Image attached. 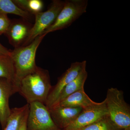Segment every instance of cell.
Here are the masks:
<instances>
[{
    "mask_svg": "<svg viewBox=\"0 0 130 130\" xmlns=\"http://www.w3.org/2000/svg\"><path fill=\"white\" fill-rule=\"evenodd\" d=\"M52 87L48 71L38 67L22 79L18 92L28 104L38 102L45 105Z\"/></svg>",
    "mask_w": 130,
    "mask_h": 130,
    "instance_id": "obj_1",
    "label": "cell"
},
{
    "mask_svg": "<svg viewBox=\"0 0 130 130\" xmlns=\"http://www.w3.org/2000/svg\"><path fill=\"white\" fill-rule=\"evenodd\" d=\"M46 35L43 34L38 36L27 46L15 48L11 51L10 56L15 70L14 86L16 93L18 92L19 86L22 79L37 68L36 63L37 50Z\"/></svg>",
    "mask_w": 130,
    "mask_h": 130,
    "instance_id": "obj_2",
    "label": "cell"
},
{
    "mask_svg": "<svg viewBox=\"0 0 130 130\" xmlns=\"http://www.w3.org/2000/svg\"><path fill=\"white\" fill-rule=\"evenodd\" d=\"M105 101L113 122L121 129H130V107L125 101L123 91L116 88L108 89Z\"/></svg>",
    "mask_w": 130,
    "mask_h": 130,
    "instance_id": "obj_3",
    "label": "cell"
},
{
    "mask_svg": "<svg viewBox=\"0 0 130 130\" xmlns=\"http://www.w3.org/2000/svg\"><path fill=\"white\" fill-rule=\"evenodd\" d=\"M88 6L87 0H67L64 1L63 8L53 24L43 34L63 29L71 25L85 13Z\"/></svg>",
    "mask_w": 130,
    "mask_h": 130,
    "instance_id": "obj_4",
    "label": "cell"
},
{
    "mask_svg": "<svg viewBox=\"0 0 130 130\" xmlns=\"http://www.w3.org/2000/svg\"><path fill=\"white\" fill-rule=\"evenodd\" d=\"M64 1L54 0L47 11L35 14V22L32 25L29 35L23 46L31 43L38 36L43 35L55 21L59 13L63 8ZM22 46V47H23Z\"/></svg>",
    "mask_w": 130,
    "mask_h": 130,
    "instance_id": "obj_5",
    "label": "cell"
},
{
    "mask_svg": "<svg viewBox=\"0 0 130 130\" xmlns=\"http://www.w3.org/2000/svg\"><path fill=\"white\" fill-rule=\"evenodd\" d=\"M26 130H62L54 123L44 104L38 102L29 104Z\"/></svg>",
    "mask_w": 130,
    "mask_h": 130,
    "instance_id": "obj_6",
    "label": "cell"
},
{
    "mask_svg": "<svg viewBox=\"0 0 130 130\" xmlns=\"http://www.w3.org/2000/svg\"><path fill=\"white\" fill-rule=\"evenodd\" d=\"M86 61L73 62L61 76L57 83L52 86L45 105L48 109L56 106L61 92L68 84L75 79L81 72L86 68Z\"/></svg>",
    "mask_w": 130,
    "mask_h": 130,
    "instance_id": "obj_7",
    "label": "cell"
},
{
    "mask_svg": "<svg viewBox=\"0 0 130 130\" xmlns=\"http://www.w3.org/2000/svg\"><path fill=\"white\" fill-rule=\"evenodd\" d=\"M105 100L102 102L83 109L76 119L62 130H80L107 116Z\"/></svg>",
    "mask_w": 130,
    "mask_h": 130,
    "instance_id": "obj_8",
    "label": "cell"
},
{
    "mask_svg": "<svg viewBox=\"0 0 130 130\" xmlns=\"http://www.w3.org/2000/svg\"><path fill=\"white\" fill-rule=\"evenodd\" d=\"M32 26L28 20L22 18L11 20L5 34L9 43L14 48L23 46L28 39Z\"/></svg>",
    "mask_w": 130,
    "mask_h": 130,
    "instance_id": "obj_9",
    "label": "cell"
},
{
    "mask_svg": "<svg viewBox=\"0 0 130 130\" xmlns=\"http://www.w3.org/2000/svg\"><path fill=\"white\" fill-rule=\"evenodd\" d=\"M83 109L82 108L70 107L57 105L49 109V111L54 123L62 130L76 119Z\"/></svg>",
    "mask_w": 130,
    "mask_h": 130,
    "instance_id": "obj_10",
    "label": "cell"
},
{
    "mask_svg": "<svg viewBox=\"0 0 130 130\" xmlns=\"http://www.w3.org/2000/svg\"><path fill=\"white\" fill-rule=\"evenodd\" d=\"M15 93L12 82L5 78H0V123L3 128H5L11 113L9 98Z\"/></svg>",
    "mask_w": 130,
    "mask_h": 130,
    "instance_id": "obj_11",
    "label": "cell"
},
{
    "mask_svg": "<svg viewBox=\"0 0 130 130\" xmlns=\"http://www.w3.org/2000/svg\"><path fill=\"white\" fill-rule=\"evenodd\" d=\"M96 102L90 98L85 91L84 88L68 96L58 105L70 107L87 108L96 105Z\"/></svg>",
    "mask_w": 130,
    "mask_h": 130,
    "instance_id": "obj_12",
    "label": "cell"
},
{
    "mask_svg": "<svg viewBox=\"0 0 130 130\" xmlns=\"http://www.w3.org/2000/svg\"><path fill=\"white\" fill-rule=\"evenodd\" d=\"M88 76L86 68H85L75 79L68 84L62 90L58 98L56 106L68 96L83 88Z\"/></svg>",
    "mask_w": 130,
    "mask_h": 130,
    "instance_id": "obj_13",
    "label": "cell"
},
{
    "mask_svg": "<svg viewBox=\"0 0 130 130\" xmlns=\"http://www.w3.org/2000/svg\"><path fill=\"white\" fill-rule=\"evenodd\" d=\"M29 110V104L28 103L20 107L11 109L4 130H19L23 119Z\"/></svg>",
    "mask_w": 130,
    "mask_h": 130,
    "instance_id": "obj_14",
    "label": "cell"
},
{
    "mask_svg": "<svg viewBox=\"0 0 130 130\" xmlns=\"http://www.w3.org/2000/svg\"><path fill=\"white\" fill-rule=\"evenodd\" d=\"M0 14H15L27 20L31 19L32 16L20 9L12 0H0Z\"/></svg>",
    "mask_w": 130,
    "mask_h": 130,
    "instance_id": "obj_15",
    "label": "cell"
},
{
    "mask_svg": "<svg viewBox=\"0 0 130 130\" xmlns=\"http://www.w3.org/2000/svg\"><path fill=\"white\" fill-rule=\"evenodd\" d=\"M14 77L15 70L11 57L0 55V78H5L11 81L14 86Z\"/></svg>",
    "mask_w": 130,
    "mask_h": 130,
    "instance_id": "obj_16",
    "label": "cell"
},
{
    "mask_svg": "<svg viewBox=\"0 0 130 130\" xmlns=\"http://www.w3.org/2000/svg\"><path fill=\"white\" fill-rule=\"evenodd\" d=\"M20 9L35 15L42 12L44 3L41 0H12Z\"/></svg>",
    "mask_w": 130,
    "mask_h": 130,
    "instance_id": "obj_17",
    "label": "cell"
},
{
    "mask_svg": "<svg viewBox=\"0 0 130 130\" xmlns=\"http://www.w3.org/2000/svg\"><path fill=\"white\" fill-rule=\"evenodd\" d=\"M80 130H123L113 122L108 115Z\"/></svg>",
    "mask_w": 130,
    "mask_h": 130,
    "instance_id": "obj_18",
    "label": "cell"
},
{
    "mask_svg": "<svg viewBox=\"0 0 130 130\" xmlns=\"http://www.w3.org/2000/svg\"><path fill=\"white\" fill-rule=\"evenodd\" d=\"M11 21L7 14H0V35L6 33L9 28Z\"/></svg>",
    "mask_w": 130,
    "mask_h": 130,
    "instance_id": "obj_19",
    "label": "cell"
},
{
    "mask_svg": "<svg viewBox=\"0 0 130 130\" xmlns=\"http://www.w3.org/2000/svg\"><path fill=\"white\" fill-rule=\"evenodd\" d=\"M11 51L0 43V55L10 56Z\"/></svg>",
    "mask_w": 130,
    "mask_h": 130,
    "instance_id": "obj_20",
    "label": "cell"
},
{
    "mask_svg": "<svg viewBox=\"0 0 130 130\" xmlns=\"http://www.w3.org/2000/svg\"><path fill=\"white\" fill-rule=\"evenodd\" d=\"M28 112H29V111L26 114L24 119H23V120L20 124L19 130H26V123H27Z\"/></svg>",
    "mask_w": 130,
    "mask_h": 130,
    "instance_id": "obj_21",
    "label": "cell"
},
{
    "mask_svg": "<svg viewBox=\"0 0 130 130\" xmlns=\"http://www.w3.org/2000/svg\"><path fill=\"white\" fill-rule=\"evenodd\" d=\"M123 130H130V129H123Z\"/></svg>",
    "mask_w": 130,
    "mask_h": 130,
    "instance_id": "obj_22",
    "label": "cell"
}]
</instances>
